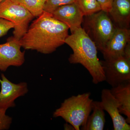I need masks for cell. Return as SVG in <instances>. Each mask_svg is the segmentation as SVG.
Masks as SVG:
<instances>
[{"mask_svg":"<svg viewBox=\"0 0 130 130\" xmlns=\"http://www.w3.org/2000/svg\"><path fill=\"white\" fill-rule=\"evenodd\" d=\"M69 30L66 25L43 11L20 40L21 47L45 54L52 53L64 44Z\"/></svg>","mask_w":130,"mask_h":130,"instance_id":"6da1fadb","label":"cell"},{"mask_svg":"<svg viewBox=\"0 0 130 130\" xmlns=\"http://www.w3.org/2000/svg\"><path fill=\"white\" fill-rule=\"evenodd\" d=\"M72 49L68 61L71 64H79L88 70L95 84L105 81L104 72L97 56L95 44L82 28H77L65 41Z\"/></svg>","mask_w":130,"mask_h":130,"instance_id":"7a4b0ae2","label":"cell"},{"mask_svg":"<svg viewBox=\"0 0 130 130\" xmlns=\"http://www.w3.org/2000/svg\"><path fill=\"white\" fill-rule=\"evenodd\" d=\"M90 94L84 93L66 99L54 112L53 116L62 118L75 130H80L92 111L93 100L90 98Z\"/></svg>","mask_w":130,"mask_h":130,"instance_id":"3957f363","label":"cell"},{"mask_svg":"<svg viewBox=\"0 0 130 130\" xmlns=\"http://www.w3.org/2000/svg\"><path fill=\"white\" fill-rule=\"evenodd\" d=\"M85 17V31L101 51L111 37L116 26L109 13L102 10Z\"/></svg>","mask_w":130,"mask_h":130,"instance_id":"277c9868","label":"cell"},{"mask_svg":"<svg viewBox=\"0 0 130 130\" xmlns=\"http://www.w3.org/2000/svg\"><path fill=\"white\" fill-rule=\"evenodd\" d=\"M34 18L28 10L11 0H4L0 3V18L14 24L13 37L16 39L20 40L23 36Z\"/></svg>","mask_w":130,"mask_h":130,"instance_id":"5b68a950","label":"cell"},{"mask_svg":"<svg viewBox=\"0 0 130 130\" xmlns=\"http://www.w3.org/2000/svg\"><path fill=\"white\" fill-rule=\"evenodd\" d=\"M105 81L112 87L130 82V60L124 56L100 61Z\"/></svg>","mask_w":130,"mask_h":130,"instance_id":"8992f818","label":"cell"},{"mask_svg":"<svg viewBox=\"0 0 130 130\" xmlns=\"http://www.w3.org/2000/svg\"><path fill=\"white\" fill-rule=\"evenodd\" d=\"M20 40L14 37L0 44V70L5 72L10 66L20 67L25 60V51H21Z\"/></svg>","mask_w":130,"mask_h":130,"instance_id":"52a82bcc","label":"cell"},{"mask_svg":"<svg viewBox=\"0 0 130 130\" xmlns=\"http://www.w3.org/2000/svg\"><path fill=\"white\" fill-rule=\"evenodd\" d=\"M1 90L0 92V108L7 109L16 106L15 101L23 96L28 92V84L25 82L18 84L8 80L5 75L1 74L0 79Z\"/></svg>","mask_w":130,"mask_h":130,"instance_id":"ba28073f","label":"cell"},{"mask_svg":"<svg viewBox=\"0 0 130 130\" xmlns=\"http://www.w3.org/2000/svg\"><path fill=\"white\" fill-rule=\"evenodd\" d=\"M130 41V30L116 27L112 36L101 51L105 60L124 56L127 43Z\"/></svg>","mask_w":130,"mask_h":130,"instance_id":"9c48e42d","label":"cell"},{"mask_svg":"<svg viewBox=\"0 0 130 130\" xmlns=\"http://www.w3.org/2000/svg\"><path fill=\"white\" fill-rule=\"evenodd\" d=\"M103 108L110 115L114 130H130V125L121 115L118 103L110 89H103L102 91L101 101Z\"/></svg>","mask_w":130,"mask_h":130,"instance_id":"30bf717a","label":"cell"},{"mask_svg":"<svg viewBox=\"0 0 130 130\" xmlns=\"http://www.w3.org/2000/svg\"><path fill=\"white\" fill-rule=\"evenodd\" d=\"M51 14L55 18L66 25L71 33L75 29L82 28L84 16L74 3L58 8Z\"/></svg>","mask_w":130,"mask_h":130,"instance_id":"8fae6325","label":"cell"},{"mask_svg":"<svg viewBox=\"0 0 130 130\" xmlns=\"http://www.w3.org/2000/svg\"><path fill=\"white\" fill-rule=\"evenodd\" d=\"M109 14L116 27L128 28L130 23V0H113Z\"/></svg>","mask_w":130,"mask_h":130,"instance_id":"7c38bea8","label":"cell"},{"mask_svg":"<svg viewBox=\"0 0 130 130\" xmlns=\"http://www.w3.org/2000/svg\"><path fill=\"white\" fill-rule=\"evenodd\" d=\"M111 93L118 103L120 113L126 117V122L130 123V82L112 87Z\"/></svg>","mask_w":130,"mask_h":130,"instance_id":"4fadbf2b","label":"cell"},{"mask_svg":"<svg viewBox=\"0 0 130 130\" xmlns=\"http://www.w3.org/2000/svg\"><path fill=\"white\" fill-rule=\"evenodd\" d=\"M104 111L101 101H93L92 113L89 115L86 122L81 127V129L103 130L106 123Z\"/></svg>","mask_w":130,"mask_h":130,"instance_id":"5bb4252c","label":"cell"},{"mask_svg":"<svg viewBox=\"0 0 130 130\" xmlns=\"http://www.w3.org/2000/svg\"><path fill=\"white\" fill-rule=\"evenodd\" d=\"M28 10L34 17H38L43 13L46 0H11Z\"/></svg>","mask_w":130,"mask_h":130,"instance_id":"9a60e30c","label":"cell"},{"mask_svg":"<svg viewBox=\"0 0 130 130\" xmlns=\"http://www.w3.org/2000/svg\"><path fill=\"white\" fill-rule=\"evenodd\" d=\"M84 16H89L101 10L96 0H74Z\"/></svg>","mask_w":130,"mask_h":130,"instance_id":"2e32d148","label":"cell"},{"mask_svg":"<svg viewBox=\"0 0 130 130\" xmlns=\"http://www.w3.org/2000/svg\"><path fill=\"white\" fill-rule=\"evenodd\" d=\"M74 0H46L43 11L52 14L58 8L74 3Z\"/></svg>","mask_w":130,"mask_h":130,"instance_id":"e0dca14e","label":"cell"},{"mask_svg":"<svg viewBox=\"0 0 130 130\" xmlns=\"http://www.w3.org/2000/svg\"><path fill=\"white\" fill-rule=\"evenodd\" d=\"M7 109L0 108V130H8L9 129L12 118L6 114Z\"/></svg>","mask_w":130,"mask_h":130,"instance_id":"ac0fdd59","label":"cell"},{"mask_svg":"<svg viewBox=\"0 0 130 130\" xmlns=\"http://www.w3.org/2000/svg\"><path fill=\"white\" fill-rule=\"evenodd\" d=\"M14 27V24L11 21L0 18V37L5 36L8 31Z\"/></svg>","mask_w":130,"mask_h":130,"instance_id":"d6986e66","label":"cell"},{"mask_svg":"<svg viewBox=\"0 0 130 130\" xmlns=\"http://www.w3.org/2000/svg\"><path fill=\"white\" fill-rule=\"evenodd\" d=\"M102 11L109 13L111 10L113 0H96Z\"/></svg>","mask_w":130,"mask_h":130,"instance_id":"ffe728a7","label":"cell"},{"mask_svg":"<svg viewBox=\"0 0 130 130\" xmlns=\"http://www.w3.org/2000/svg\"><path fill=\"white\" fill-rule=\"evenodd\" d=\"M124 56L130 60V41L127 43L124 51Z\"/></svg>","mask_w":130,"mask_h":130,"instance_id":"44dd1931","label":"cell"},{"mask_svg":"<svg viewBox=\"0 0 130 130\" xmlns=\"http://www.w3.org/2000/svg\"><path fill=\"white\" fill-rule=\"evenodd\" d=\"M3 1H4V0H0V3H1V2H2Z\"/></svg>","mask_w":130,"mask_h":130,"instance_id":"7402d4cb","label":"cell"}]
</instances>
